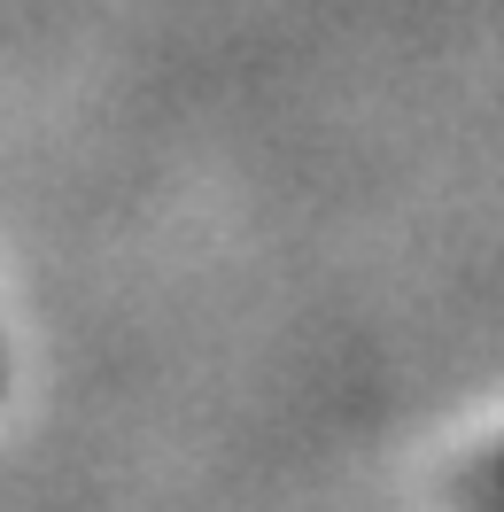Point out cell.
Here are the masks:
<instances>
[{"mask_svg":"<svg viewBox=\"0 0 504 512\" xmlns=\"http://www.w3.org/2000/svg\"><path fill=\"white\" fill-rule=\"evenodd\" d=\"M489 489H497V497H504V450H497V458H489Z\"/></svg>","mask_w":504,"mask_h":512,"instance_id":"1","label":"cell"}]
</instances>
